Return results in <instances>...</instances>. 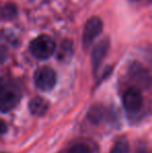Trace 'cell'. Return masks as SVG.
<instances>
[{
    "mask_svg": "<svg viewBox=\"0 0 152 153\" xmlns=\"http://www.w3.org/2000/svg\"><path fill=\"white\" fill-rule=\"evenodd\" d=\"M21 98L18 87L10 81H3L0 89V106L2 113L12 111L16 107Z\"/></svg>",
    "mask_w": 152,
    "mask_h": 153,
    "instance_id": "2",
    "label": "cell"
},
{
    "mask_svg": "<svg viewBox=\"0 0 152 153\" xmlns=\"http://www.w3.org/2000/svg\"><path fill=\"white\" fill-rule=\"evenodd\" d=\"M5 131H6V125H5V123H4V121H1V133L4 134Z\"/></svg>",
    "mask_w": 152,
    "mask_h": 153,
    "instance_id": "14",
    "label": "cell"
},
{
    "mask_svg": "<svg viewBox=\"0 0 152 153\" xmlns=\"http://www.w3.org/2000/svg\"><path fill=\"white\" fill-rule=\"evenodd\" d=\"M108 48H110V40L108 38H104L103 40H101L93 48V52H92V66H93L94 72H96L97 69L99 68L102 59L105 57L106 53H108Z\"/></svg>",
    "mask_w": 152,
    "mask_h": 153,
    "instance_id": "6",
    "label": "cell"
},
{
    "mask_svg": "<svg viewBox=\"0 0 152 153\" xmlns=\"http://www.w3.org/2000/svg\"><path fill=\"white\" fill-rule=\"evenodd\" d=\"M30 53L38 59H47L55 51V43L47 34L39 36L33 39L29 45Z\"/></svg>",
    "mask_w": 152,
    "mask_h": 153,
    "instance_id": "1",
    "label": "cell"
},
{
    "mask_svg": "<svg viewBox=\"0 0 152 153\" xmlns=\"http://www.w3.org/2000/svg\"><path fill=\"white\" fill-rule=\"evenodd\" d=\"M74 53L73 49V44H72L71 41L65 40L62 43L61 47L59 49V52H57V59L61 62H69L72 59Z\"/></svg>",
    "mask_w": 152,
    "mask_h": 153,
    "instance_id": "9",
    "label": "cell"
},
{
    "mask_svg": "<svg viewBox=\"0 0 152 153\" xmlns=\"http://www.w3.org/2000/svg\"><path fill=\"white\" fill-rule=\"evenodd\" d=\"M28 109L33 116L43 117L49 109V102L42 97H35L28 103Z\"/></svg>",
    "mask_w": 152,
    "mask_h": 153,
    "instance_id": "8",
    "label": "cell"
},
{
    "mask_svg": "<svg viewBox=\"0 0 152 153\" xmlns=\"http://www.w3.org/2000/svg\"><path fill=\"white\" fill-rule=\"evenodd\" d=\"M110 153H129V146H128L127 142L125 140L119 141L110 150Z\"/></svg>",
    "mask_w": 152,
    "mask_h": 153,
    "instance_id": "12",
    "label": "cell"
},
{
    "mask_svg": "<svg viewBox=\"0 0 152 153\" xmlns=\"http://www.w3.org/2000/svg\"><path fill=\"white\" fill-rule=\"evenodd\" d=\"M130 76L136 82H138L140 85L145 88H148L151 85V77L149 75L148 71L142 66V65L134 62L131 67H130Z\"/></svg>",
    "mask_w": 152,
    "mask_h": 153,
    "instance_id": "7",
    "label": "cell"
},
{
    "mask_svg": "<svg viewBox=\"0 0 152 153\" xmlns=\"http://www.w3.org/2000/svg\"><path fill=\"white\" fill-rule=\"evenodd\" d=\"M122 101H123V105L126 111H128L129 113H136V111H140L141 106H142L143 97L138 89L131 88L124 93Z\"/></svg>",
    "mask_w": 152,
    "mask_h": 153,
    "instance_id": "5",
    "label": "cell"
},
{
    "mask_svg": "<svg viewBox=\"0 0 152 153\" xmlns=\"http://www.w3.org/2000/svg\"><path fill=\"white\" fill-rule=\"evenodd\" d=\"M68 153H91V150L85 144H76L69 150Z\"/></svg>",
    "mask_w": 152,
    "mask_h": 153,
    "instance_id": "13",
    "label": "cell"
},
{
    "mask_svg": "<svg viewBox=\"0 0 152 153\" xmlns=\"http://www.w3.org/2000/svg\"><path fill=\"white\" fill-rule=\"evenodd\" d=\"M35 85L43 92H49L56 85V73L50 67H41L33 75Z\"/></svg>",
    "mask_w": 152,
    "mask_h": 153,
    "instance_id": "3",
    "label": "cell"
},
{
    "mask_svg": "<svg viewBox=\"0 0 152 153\" xmlns=\"http://www.w3.org/2000/svg\"><path fill=\"white\" fill-rule=\"evenodd\" d=\"M105 116V111L101 106H94L87 113V118L93 124H99L103 120Z\"/></svg>",
    "mask_w": 152,
    "mask_h": 153,
    "instance_id": "10",
    "label": "cell"
},
{
    "mask_svg": "<svg viewBox=\"0 0 152 153\" xmlns=\"http://www.w3.org/2000/svg\"><path fill=\"white\" fill-rule=\"evenodd\" d=\"M102 29H103V23L100 18L93 17L87 20L82 33V43L85 47H89L94 42V40L101 33Z\"/></svg>",
    "mask_w": 152,
    "mask_h": 153,
    "instance_id": "4",
    "label": "cell"
},
{
    "mask_svg": "<svg viewBox=\"0 0 152 153\" xmlns=\"http://www.w3.org/2000/svg\"><path fill=\"white\" fill-rule=\"evenodd\" d=\"M18 14L17 7L12 3H6L5 5L2 7V19L3 20H12Z\"/></svg>",
    "mask_w": 152,
    "mask_h": 153,
    "instance_id": "11",
    "label": "cell"
}]
</instances>
